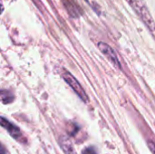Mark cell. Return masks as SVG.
<instances>
[{
	"mask_svg": "<svg viewBox=\"0 0 155 154\" xmlns=\"http://www.w3.org/2000/svg\"><path fill=\"white\" fill-rule=\"evenodd\" d=\"M61 147H62L64 154H76L74 152V147L71 144V142L68 139H64L61 142Z\"/></svg>",
	"mask_w": 155,
	"mask_h": 154,
	"instance_id": "obj_6",
	"label": "cell"
},
{
	"mask_svg": "<svg viewBox=\"0 0 155 154\" xmlns=\"http://www.w3.org/2000/svg\"><path fill=\"white\" fill-rule=\"evenodd\" d=\"M63 4H64V7L66 8L68 14L71 16H73V17L79 16V15H80L79 7L74 2H72V0H63Z\"/></svg>",
	"mask_w": 155,
	"mask_h": 154,
	"instance_id": "obj_5",
	"label": "cell"
},
{
	"mask_svg": "<svg viewBox=\"0 0 155 154\" xmlns=\"http://www.w3.org/2000/svg\"><path fill=\"white\" fill-rule=\"evenodd\" d=\"M98 48L114 67L121 68V64L118 59V56H117L115 51L109 44H107L106 43H104V42H100L98 44Z\"/></svg>",
	"mask_w": 155,
	"mask_h": 154,
	"instance_id": "obj_3",
	"label": "cell"
},
{
	"mask_svg": "<svg viewBox=\"0 0 155 154\" xmlns=\"http://www.w3.org/2000/svg\"><path fill=\"white\" fill-rule=\"evenodd\" d=\"M148 146H149V148H150V150H151V152H153V154H155V143L153 142H149L148 143Z\"/></svg>",
	"mask_w": 155,
	"mask_h": 154,
	"instance_id": "obj_7",
	"label": "cell"
},
{
	"mask_svg": "<svg viewBox=\"0 0 155 154\" xmlns=\"http://www.w3.org/2000/svg\"><path fill=\"white\" fill-rule=\"evenodd\" d=\"M1 125L9 133V134L13 138L18 140L20 137H22V133L19 130V128L15 126V124H13L12 123H10L8 120L5 119L4 117H1Z\"/></svg>",
	"mask_w": 155,
	"mask_h": 154,
	"instance_id": "obj_4",
	"label": "cell"
},
{
	"mask_svg": "<svg viewBox=\"0 0 155 154\" xmlns=\"http://www.w3.org/2000/svg\"><path fill=\"white\" fill-rule=\"evenodd\" d=\"M62 76H63L64 80L67 83V84L80 97V99H82L84 103H87L88 102V96H87L85 91L84 90V88L82 87V85L80 84V83L77 81V79L73 74H71V73H69L66 70L63 72Z\"/></svg>",
	"mask_w": 155,
	"mask_h": 154,
	"instance_id": "obj_2",
	"label": "cell"
},
{
	"mask_svg": "<svg viewBox=\"0 0 155 154\" xmlns=\"http://www.w3.org/2000/svg\"><path fill=\"white\" fill-rule=\"evenodd\" d=\"M127 3L133 7L134 12L138 15L140 19L143 22V24L147 26V28L152 31H155V23L153 18L152 17L149 10L143 5L141 0H126Z\"/></svg>",
	"mask_w": 155,
	"mask_h": 154,
	"instance_id": "obj_1",
	"label": "cell"
}]
</instances>
